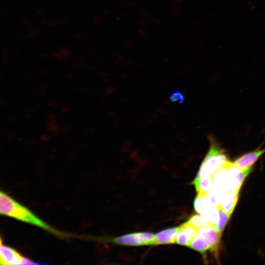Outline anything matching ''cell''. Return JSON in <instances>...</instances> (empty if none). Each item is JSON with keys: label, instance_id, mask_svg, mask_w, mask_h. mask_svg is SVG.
Instances as JSON below:
<instances>
[{"label": "cell", "instance_id": "ac0fdd59", "mask_svg": "<svg viewBox=\"0 0 265 265\" xmlns=\"http://www.w3.org/2000/svg\"><path fill=\"white\" fill-rule=\"evenodd\" d=\"M38 264L39 263H35L33 262V261H32L31 260L25 257H23L22 262H21V265H25V264L36 265Z\"/></svg>", "mask_w": 265, "mask_h": 265}, {"label": "cell", "instance_id": "d6986e66", "mask_svg": "<svg viewBox=\"0 0 265 265\" xmlns=\"http://www.w3.org/2000/svg\"><path fill=\"white\" fill-rule=\"evenodd\" d=\"M48 128L51 131H56L57 129H58V126L55 123H53V121H51L49 124H48Z\"/></svg>", "mask_w": 265, "mask_h": 265}, {"label": "cell", "instance_id": "8fae6325", "mask_svg": "<svg viewBox=\"0 0 265 265\" xmlns=\"http://www.w3.org/2000/svg\"><path fill=\"white\" fill-rule=\"evenodd\" d=\"M239 191H230L220 205V207L226 212L231 215L239 198Z\"/></svg>", "mask_w": 265, "mask_h": 265}, {"label": "cell", "instance_id": "30bf717a", "mask_svg": "<svg viewBox=\"0 0 265 265\" xmlns=\"http://www.w3.org/2000/svg\"><path fill=\"white\" fill-rule=\"evenodd\" d=\"M192 184L195 186L197 195H207L211 191L213 186L212 175L196 179Z\"/></svg>", "mask_w": 265, "mask_h": 265}, {"label": "cell", "instance_id": "ba28073f", "mask_svg": "<svg viewBox=\"0 0 265 265\" xmlns=\"http://www.w3.org/2000/svg\"><path fill=\"white\" fill-rule=\"evenodd\" d=\"M198 230L186 222L184 223L180 226V229L176 238L175 243L188 246L197 235Z\"/></svg>", "mask_w": 265, "mask_h": 265}, {"label": "cell", "instance_id": "5bb4252c", "mask_svg": "<svg viewBox=\"0 0 265 265\" xmlns=\"http://www.w3.org/2000/svg\"><path fill=\"white\" fill-rule=\"evenodd\" d=\"M186 222L198 229L202 227L213 225L203 214L199 213L192 216Z\"/></svg>", "mask_w": 265, "mask_h": 265}, {"label": "cell", "instance_id": "2e32d148", "mask_svg": "<svg viewBox=\"0 0 265 265\" xmlns=\"http://www.w3.org/2000/svg\"><path fill=\"white\" fill-rule=\"evenodd\" d=\"M205 218L212 225L217 223L219 219L218 208L213 207L203 214Z\"/></svg>", "mask_w": 265, "mask_h": 265}, {"label": "cell", "instance_id": "4fadbf2b", "mask_svg": "<svg viewBox=\"0 0 265 265\" xmlns=\"http://www.w3.org/2000/svg\"><path fill=\"white\" fill-rule=\"evenodd\" d=\"M191 248L199 252L204 255L207 251L210 250V247L204 239L198 233L192 239L189 246Z\"/></svg>", "mask_w": 265, "mask_h": 265}, {"label": "cell", "instance_id": "e0dca14e", "mask_svg": "<svg viewBox=\"0 0 265 265\" xmlns=\"http://www.w3.org/2000/svg\"><path fill=\"white\" fill-rule=\"evenodd\" d=\"M170 99L173 102L182 103L185 101V97L184 94L181 91L176 90L172 93Z\"/></svg>", "mask_w": 265, "mask_h": 265}, {"label": "cell", "instance_id": "6da1fadb", "mask_svg": "<svg viewBox=\"0 0 265 265\" xmlns=\"http://www.w3.org/2000/svg\"><path fill=\"white\" fill-rule=\"evenodd\" d=\"M0 212L2 215L35 225L57 235H62L2 191L0 192Z\"/></svg>", "mask_w": 265, "mask_h": 265}, {"label": "cell", "instance_id": "52a82bcc", "mask_svg": "<svg viewBox=\"0 0 265 265\" xmlns=\"http://www.w3.org/2000/svg\"><path fill=\"white\" fill-rule=\"evenodd\" d=\"M23 256L16 250L2 243L0 239V265H21Z\"/></svg>", "mask_w": 265, "mask_h": 265}, {"label": "cell", "instance_id": "5b68a950", "mask_svg": "<svg viewBox=\"0 0 265 265\" xmlns=\"http://www.w3.org/2000/svg\"><path fill=\"white\" fill-rule=\"evenodd\" d=\"M197 233L204 239L210 247V250L213 252L217 258L222 234L216 230L214 225L199 228Z\"/></svg>", "mask_w": 265, "mask_h": 265}, {"label": "cell", "instance_id": "7c38bea8", "mask_svg": "<svg viewBox=\"0 0 265 265\" xmlns=\"http://www.w3.org/2000/svg\"><path fill=\"white\" fill-rule=\"evenodd\" d=\"M193 206L195 211L202 214H203L212 207H214L210 201L207 195H197L194 200Z\"/></svg>", "mask_w": 265, "mask_h": 265}, {"label": "cell", "instance_id": "7a4b0ae2", "mask_svg": "<svg viewBox=\"0 0 265 265\" xmlns=\"http://www.w3.org/2000/svg\"><path fill=\"white\" fill-rule=\"evenodd\" d=\"M210 146L197 173L196 179L212 175L229 160L225 150L212 135L209 136Z\"/></svg>", "mask_w": 265, "mask_h": 265}, {"label": "cell", "instance_id": "8992f818", "mask_svg": "<svg viewBox=\"0 0 265 265\" xmlns=\"http://www.w3.org/2000/svg\"><path fill=\"white\" fill-rule=\"evenodd\" d=\"M265 153V148H258L239 157L232 162L238 168L244 170L252 167L259 158Z\"/></svg>", "mask_w": 265, "mask_h": 265}, {"label": "cell", "instance_id": "3957f363", "mask_svg": "<svg viewBox=\"0 0 265 265\" xmlns=\"http://www.w3.org/2000/svg\"><path fill=\"white\" fill-rule=\"evenodd\" d=\"M155 235L151 233L141 232L128 234L112 238L114 244L129 246L154 245Z\"/></svg>", "mask_w": 265, "mask_h": 265}, {"label": "cell", "instance_id": "277c9868", "mask_svg": "<svg viewBox=\"0 0 265 265\" xmlns=\"http://www.w3.org/2000/svg\"><path fill=\"white\" fill-rule=\"evenodd\" d=\"M225 166L228 172L230 191H239L244 180L252 171V167L242 170L229 160L225 164Z\"/></svg>", "mask_w": 265, "mask_h": 265}, {"label": "cell", "instance_id": "9a60e30c", "mask_svg": "<svg viewBox=\"0 0 265 265\" xmlns=\"http://www.w3.org/2000/svg\"><path fill=\"white\" fill-rule=\"evenodd\" d=\"M219 219L214 225L216 230L222 234L226 227L231 215L224 212L220 207H218Z\"/></svg>", "mask_w": 265, "mask_h": 265}, {"label": "cell", "instance_id": "9c48e42d", "mask_svg": "<svg viewBox=\"0 0 265 265\" xmlns=\"http://www.w3.org/2000/svg\"><path fill=\"white\" fill-rule=\"evenodd\" d=\"M180 226L169 228L157 233L155 235L154 245L171 244L175 243Z\"/></svg>", "mask_w": 265, "mask_h": 265}]
</instances>
